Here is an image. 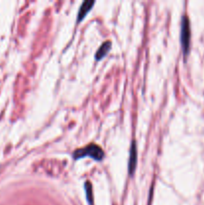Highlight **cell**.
Returning <instances> with one entry per match:
<instances>
[{
	"label": "cell",
	"mask_w": 204,
	"mask_h": 205,
	"mask_svg": "<svg viewBox=\"0 0 204 205\" xmlns=\"http://www.w3.org/2000/svg\"><path fill=\"white\" fill-rule=\"evenodd\" d=\"M86 156L91 157L96 161H101L104 158V151L99 145L95 144V143H90L87 146L74 150V152L72 153V157L75 160H78L80 158Z\"/></svg>",
	"instance_id": "6da1fadb"
},
{
	"label": "cell",
	"mask_w": 204,
	"mask_h": 205,
	"mask_svg": "<svg viewBox=\"0 0 204 205\" xmlns=\"http://www.w3.org/2000/svg\"><path fill=\"white\" fill-rule=\"evenodd\" d=\"M190 22L187 15H183L181 19V32H180V40L182 45L183 53L186 56L189 52L190 46Z\"/></svg>",
	"instance_id": "7a4b0ae2"
},
{
	"label": "cell",
	"mask_w": 204,
	"mask_h": 205,
	"mask_svg": "<svg viewBox=\"0 0 204 205\" xmlns=\"http://www.w3.org/2000/svg\"><path fill=\"white\" fill-rule=\"evenodd\" d=\"M137 165V144L135 139L131 141L129 150V161H128V172L130 175L134 173Z\"/></svg>",
	"instance_id": "3957f363"
},
{
	"label": "cell",
	"mask_w": 204,
	"mask_h": 205,
	"mask_svg": "<svg viewBox=\"0 0 204 205\" xmlns=\"http://www.w3.org/2000/svg\"><path fill=\"white\" fill-rule=\"evenodd\" d=\"M94 4H95L94 0H85V1L82 2V4H81V6L79 8V11L77 13V22L82 21L84 17L86 16V14L90 11Z\"/></svg>",
	"instance_id": "277c9868"
},
{
	"label": "cell",
	"mask_w": 204,
	"mask_h": 205,
	"mask_svg": "<svg viewBox=\"0 0 204 205\" xmlns=\"http://www.w3.org/2000/svg\"><path fill=\"white\" fill-rule=\"evenodd\" d=\"M110 48H111V41L110 40L104 41V42L99 46V48L97 49V51H96L95 59L98 61V60H101L103 57H105L106 54L109 52Z\"/></svg>",
	"instance_id": "5b68a950"
},
{
	"label": "cell",
	"mask_w": 204,
	"mask_h": 205,
	"mask_svg": "<svg viewBox=\"0 0 204 205\" xmlns=\"http://www.w3.org/2000/svg\"><path fill=\"white\" fill-rule=\"evenodd\" d=\"M84 188L86 192V199L89 203V205H93V195H92V185L90 181H85Z\"/></svg>",
	"instance_id": "8992f818"
}]
</instances>
